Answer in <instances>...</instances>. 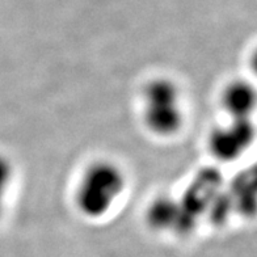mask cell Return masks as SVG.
<instances>
[{"label": "cell", "instance_id": "obj_1", "mask_svg": "<svg viewBox=\"0 0 257 257\" xmlns=\"http://www.w3.org/2000/svg\"><path fill=\"white\" fill-rule=\"evenodd\" d=\"M126 189L127 176L118 163L110 159L93 160L81 171L75 184L74 206L87 219H100L112 213Z\"/></svg>", "mask_w": 257, "mask_h": 257}, {"label": "cell", "instance_id": "obj_5", "mask_svg": "<svg viewBox=\"0 0 257 257\" xmlns=\"http://www.w3.org/2000/svg\"><path fill=\"white\" fill-rule=\"evenodd\" d=\"M16 177L14 162L4 154H0V219L6 213L8 197Z\"/></svg>", "mask_w": 257, "mask_h": 257}, {"label": "cell", "instance_id": "obj_2", "mask_svg": "<svg viewBox=\"0 0 257 257\" xmlns=\"http://www.w3.org/2000/svg\"><path fill=\"white\" fill-rule=\"evenodd\" d=\"M141 118L154 137L169 139L177 136L186 119L183 89L169 76H155L141 92Z\"/></svg>", "mask_w": 257, "mask_h": 257}, {"label": "cell", "instance_id": "obj_3", "mask_svg": "<svg viewBox=\"0 0 257 257\" xmlns=\"http://www.w3.org/2000/svg\"><path fill=\"white\" fill-rule=\"evenodd\" d=\"M211 128L207 137V149L218 162H236L248 151L254 139L252 119L227 118Z\"/></svg>", "mask_w": 257, "mask_h": 257}, {"label": "cell", "instance_id": "obj_4", "mask_svg": "<svg viewBox=\"0 0 257 257\" xmlns=\"http://www.w3.org/2000/svg\"><path fill=\"white\" fill-rule=\"evenodd\" d=\"M219 101L227 118L252 119L256 108V91L248 81L237 79L222 89Z\"/></svg>", "mask_w": 257, "mask_h": 257}]
</instances>
